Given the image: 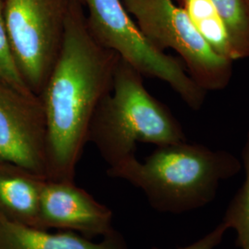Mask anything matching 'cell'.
Masks as SVG:
<instances>
[{"label":"cell","mask_w":249,"mask_h":249,"mask_svg":"<svg viewBox=\"0 0 249 249\" xmlns=\"http://www.w3.org/2000/svg\"><path fill=\"white\" fill-rule=\"evenodd\" d=\"M120 56L92 36L81 0H71L62 49L40 98L46 120V180L74 181L89 125L113 87Z\"/></svg>","instance_id":"cell-1"},{"label":"cell","mask_w":249,"mask_h":249,"mask_svg":"<svg viewBox=\"0 0 249 249\" xmlns=\"http://www.w3.org/2000/svg\"><path fill=\"white\" fill-rule=\"evenodd\" d=\"M241 169L230 151L186 141L158 146L144 161L132 156L109 167L107 175L141 189L156 212L184 214L211 204L221 183Z\"/></svg>","instance_id":"cell-2"},{"label":"cell","mask_w":249,"mask_h":249,"mask_svg":"<svg viewBox=\"0 0 249 249\" xmlns=\"http://www.w3.org/2000/svg\"><path fill=\"white\" fill-rule=\"evenodd\" d=\"M142 78L120 57L112 89L90 122L88 142L94 144L109 167L135 156L137 143L158 147L187 141L179 121L147 90Z\"/></svg>","instance_id":"cell-3"},{"label":"cell","mask_w":249,"mask_h":249,"mask_svg":"<svg viewBox=\"0 0 249 249\" xmlns=\"http://www.w3.org/2000/svg\"><path fill=\"white\" fill-rule=\"evenodd\" d=\"M87 22L100 44L116 52L142 76L166 82L188 107L203 106L206 90L177 57L160 51L143 36L122 0H83Z\"/></svg>","instance_id":"cell-4"},{"label":"cell","mask_w":249,"mask_h":249,"mask_svg":"<svg viewBox=\"0 0 249 249\" xmlns=\"http://www.w3.org/2000/svg\"><path fill=\"white\" fill-rule=\"evenodd\" d=\"M124 9L152 45L160 51L173 49L181 56L188 74L208 90L226 88L232 61L218 55L205 42L186 11L174 0H122ZM164 52V51H163Z\"/></svg>","instance_id":"cell-5"},{"label":"cell","mask_w":249,"mask_h":249,"mask_svg":"<svg viewBox=\"0 0 249 249\" xmlns=\"http://www.w3.org/2000/svg\"><path fill=\"white\" fill-rule=\"evenodd\" d=\"M71 0H5L4 16L14 60L38 97L62 49Z\"/></svg>","instance_id":"cell-6"},{"label":"cell","mask_w":249,"mask_h":249,"mask_svg":"<svg viewBox=\"0 0 249 249\" xmlns=\"http://www.w3.org/2000/svg\"><path fill=\"white\" fill-rule=\"evenodd\" d=\"M0 160L46 179V120L42 100L1 80Z\"/></svg>","instance_id":"cell-7"},{"label":"cell","mask_w":249,"mask_h":249,"mask_svg":"<svg viewBox=\"0 0 249 249\" xmlns=\"http://www.w3.org/2000/svg\"><path fill=\"white\" fill-rule=\"evenodd\" d=\"M39 218V228L74 231L88 238L105 237L116 230L113 212L74 181H45Z\"/></svg>","instance_id":"cell-8"},{"label":"cell","mask_w":249,"mask_h":249,"mask_svg":"<svg viewBox=\"0 0 249 249\" xmlns=\"http://www.w3.org/2000/svg\"><path fill=\"white\" fill-rule=\"evenodd\" d=\"M0 249H128V247L123 234L116 230L101 242H93L74 231L50 232L0 215Z\"/></svg>","instance_id":"cell-9"},{"label":"cell","mask_w":249,"mask_h":249,"mask_svg":"<svg viewBox=\"0 0 249 249\" xmlns=\"http://www.w3.org/2000/svg\"><path fill=\"white\" fill-rule=\"evenodd\" d=\"M46 179L0 160V215L39 228L40 201Z\"/></svg>","instance_id":"cell-10"},{"label":"cell","mask_w":249,"mask_h":249,"mask_svg":"<svg viewBox=\"0 0 249 249\" xmlns=\"http://www.w3.org/2000/svg\"><path fill=\"white\" fill-rule=\"evenodd\" d=\"M190 18L198 34L218 55L235 61L226 27L212 0H174Z\"/></svg>","instance_id":"cell-11"},{"label":"cell","mask_w":249,"mask_h":249,"mask_svg":"<svg viewBox=\"0 0 249 249\" xmlns=\"http://www.w3.org/2000/svg\"><path fill=\"white\" fill-rule=\"evenodd\" d=\"M241 162L245 170V181L227 205L222 223L228 230L235 231V243L239 249H249V131L242 150Z\"/></svg>","instance_id":"cell-12"},{"label":"cell","mask_w":249,"mask_h":249,"mask_svg":"<svg viewBox=\"0 0 249 249\" xmlns=\"http://www.w3.org/2000/svg\"><path fill=\"white\" fill-rule=\"evenodd\" d=\"M226 27L236 60L249 57V0H212Z\"/></svg>","instance_id":"cell-13"},{"label":"cell","mask_w":249,"mask_h":249,"mask_svg":"<svg viewBox=\"0 0 249 249\" xmlns=\"http://www.w3.org/2000/svg\"><path fill=\"white\" fill-rule=\"evenodd\" d=\"M5 0H0V80L24 94H34L18 71L9 44L4 16Z\"/></svg>","instance_id":"cell-14"},{"label":"cell","mask_w":249,"mask_h":249,"mask_svg":"<svg viewBox=\"0 0 249 249\" xmlns=\"http://www.w3.org/2000/svg\"><path fill=\"white\" fill-rule=\"evenodd\" d=\"M228 231L227 227L222 222L219 223L213 230L206 233L201 238L177 249H217L223 240L225 232ZM151 249H161L153 247Z\"/></svg>","instance_id":"cell-15"},{"label":"cell","mask_w":249,"mask_h":249,"mask_svg":"<svg viewBox=\"0 0 249 249\" xmlns=\"http://www.w3.org/2000/svg\"><path fill=\"white\" fill-rule=\"evenodd\" d=\"M81 1H83V0H81ZM83 3H84V2H83Z\"/></svg>","instance_id":"cell-16"}]
</instances>
